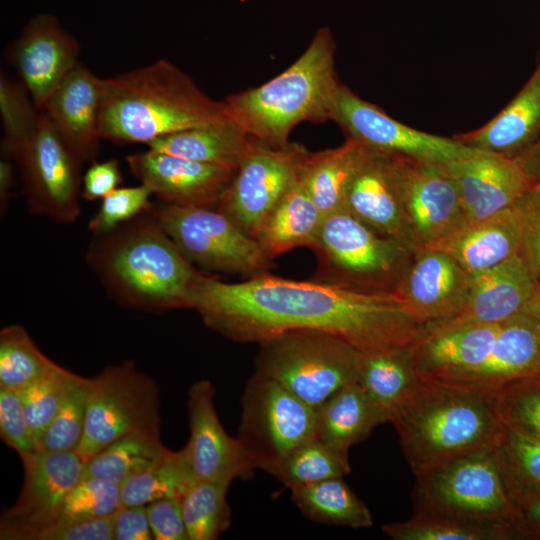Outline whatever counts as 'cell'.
Returning <instances> with one entry per match:
<instances>
[{
	"mask_svg": "<svg viewBox=\"0 0 540 540\" xmlns=\"http://www.w3.org/2000/svg\"><path fill=\"white\" fill-rule=\"evenodd\" d=\"M185 309L196 310L204 324L240 343H260L295 329L336 335L362 353L410 347L425 333L395 291L299 281L260 273L227 283L198 272Z\"/></svg>",
	"mask_w": 540,
	"mask_h": 540,
	"instance_id": "6da1fadb",
	"label": "cell"
},
{
	"mask_svg": "<svg viewBox=\"0 0 540 540\" xmlns=\"http://www.w3.org/2000/svg\"><path fill=\"white\" fill-rule=\"evenodd\" d=\"M411 352L420 379L499 391L540 377V322L522 312L497 323L427 326Z\"/></svg>",
	"mask_w": 540,
	"mask_h": 540,
	"instance_id": "7a4b0ae2",
	"label": "cell"
},
{
	"mask_svg": "<svg viewBox=\"0 0 540 540\" xmlns=\"http://www.w3.org/2000/svg\"><path fill=\"white\" fill-rule=\"evenodd\" d=\"M224 101L160 59L102 79L99 135L114 143H144L179 130L229 120Z\"/></svg>",
	"mask_w": 540,
	"mask_h": 540,
	"instance_id": "3957f363",
	"label": "cell"
},
{
	"mask_svg": "<svg viewBox=\"0 0 540 540\" xmlns=\"http://www.w3.org/2000/svg\"><path fill=\"white\" fill-rule=\"evenodd\" d=\"M86 261L117 302L147 311L185 309L198 274L149 210L95 235Z\"/></svg>",
	"mask_w": 540,
	"mask_h": 540,
	"instance_id": "277c9868",
	"label": "cell"
},
{
	"mask_svg": "<svg viewBox=\"0 0 540 540\" xmlns=\"http://www.w3.org/2000/svg\"><path fill=\"white\" fill-rule=\"evenodd\" d=\"M498 392L419 378L390 422L414 475L496 443Z\"/></svg>",
	"mask_w": 540,
	"mask_h": 540,
	"instance_id": "5b68a950",
	"label": "cell"
},
{
	"mask_svg": "<svg viewBox=\"0 0 540 540\" xmlns=\"http://www.w3.org/2000/svg\"><path fill=\"white\" fill-rule=\"evenodd\" d=\"M336 43L329 27H320L304 52L283 72L260 86L228 95L232 121L251 137L274 147L287 145L302 122L331 120L339 84Z\"/></svg>",
	"mask_w": 540,
	"mask_h": 540,
	"instance_id": "8992f818",
	"label": "cell"
},
{
	"mask_svg": "<svg viewBox=\"0 0 540 540\" xmlns=\"http://www.w3.org/2000/svg\"><path fill=\"white\" fill-rule=\"evenodd\" d=\"M361 357L362 352L336 335L295 329L259 343L255 373L316 409L357 380Z\"/></svg>",
	"mask_w": 540,
	"mask_h": 540,
	"instance_id": "52a82bcc",
	"label": "cell"
},
{
	"mask_svg": "<svg viewBox=\"0 0 540 540\" xmlns=\"http://www.w3.org/2000/svg\"><path fill=\"white\" fill-rule=\"evenodd\" d=\"M310 249L317 258L314 280L383 291H394L415 253L345 208L324 216Z\"/></svg>",
	"mask_w": 540,
	"mask_h": 540,
	"instance_id": "ba28073f",
	"label": "cell"
},
{
	"mask_svg": "<svg viewBox=\"0 0 540 540\" xmlns=\"http://www.w3.org/2000/svg\"><path fill=\"white\" fill-rule=\"evenodd\" d=\"M412 500L413 515L501 521L518 529L517 512L498 467L495 443L415 475Z\"/></svg>",
	"mask_w": 540,
	"mask_h": 540,
	"instance_id": "9c48e42d",
	"label": "cell"
},
{
	"mask_svg": "<svg viewBox=\"0 0 540 540\" xmlns=\"http://www.w3.org/2000/svg\"><path fill=\"white\" fill-rule=\"evenodd\" d=\"M149 212L191 263L247 277L272 267L258 241L216 206L152 204Z\"/></svg>",
	"mask_w": 540,
	"mask_h": 540,
	"instance_id": "30bf717a",
	"label": "cell"
},
{
	"mask_svg": "<svg viewBox=\"0 0 540 540\" xmlns=\"http://www.w3.org/2000/svg\"><path fill=\"white\" fill-rule=\"evenodd\" d=\"M241 408L237 437L255 469L273 475L294 449L315 436L316 409L270 378L254 373Z\"/></svg>",
	"mask_w": 540,
	"mask_h": 540,
	"instance_id": "8fae6325",
	"label": "cell"
},
{
	"mask_svg": "<svg viewBox=\"0 0 540 540\" xmlns=\"http://www.w3.org/2000/svg\"><path fill=\"white\" fill-rule=\"evenodd\" d=\"M156 383L127 361L88 378L86 417L76 450L86 462L118 438L145 428H159Z\"/></svg>",
	"mask_w": 540,
	"mask_h": 540,
	"instance_id": "7c38bea8",
	"label": "cell"
},
{
	"mask_svg": "<svg viewBox=\"0 0 540 540\" xmlns=\"http://www.w3.org/2000/svg\"><path fill=\"white\" fill-rule=\"evenodd\" d=\"M13 160L18 165L27 204L33 213L65 224L78 218L83 162L43 112L34 134Z\"/></svg>",
	"mask_w": 540,
	"mask_h": 540,
	"instance_id": "4fadbf2b",
	"label": "cell"
},
{
	"mask_svg": "<svg viewBox=\"0 0 540 540\" xmlns=\"http://www.w3.org/2000/svg\"><path fill=\"white\" fill-rule=\"evenodd\" d=\"M309 152L299 143L274 147L253 138L216 208L255 238L266 215L298 177Z\"/></svg>",
	"mask_w": 540,
	"mask_h": 540,
	"instance_id": "5bb4252c",
	"label": "cell"
},
{
	"mask_svg": "<svg viewBox=\"0 0 540 540\" xmlns=\"http://www.w3.org/2000/svg\"><path fill=\"white\" fill-rule=\"evenodd\" d=\"M331 121L347 138L396 156L447 163L485 152L455 138L434 135L399 122L342 83L335 95Z\"/></svg>",
	"mask_w": 540,
	"mask_h": 540,
	"instance_id": "9a60e30c",
	"label": "cell"
},
{
	"mask_svg": "<svg viewBox=\"0 0 540 540\" xmlns=\"http://www.w3.org/2000/svg\"><path fill=\"white\" fill-rule=\"evenodd\" d=\"M22 460L24 481L0 522L2 540H31L54 523L68 492L82 479L85 462L76 451L38 450Z\"/></svg>",
	"mask_w": 540,
	"mask_h": 540,
	"instance_id": "2e32d148",
	"label": "cell"
},
{
	"mask_svg": "<svg viewBox=\"0 0 540 540\" xmlns=\"http://www.w3.org/2000/svg\"><path fill=\"white\" fill-rule=\"evenodd\" d=\"M345 209L378 234L419 249L405 211L399 156L370 148L348 186Z\"/></svg>",
	"mask_w": 540,
	"mask_h": 540,
	"instance_id": "e0dca14e",
	"label": "cell"
},
{
	"mask_svg": "<svg viewBox=\"0 0 540 540\" xmlns=\"http://www.w3.org/2000/svg\"><path fill=\"white\" fill-rule=\"evenodd\" d=\"M80 46L58 19L47 13L32 18L9 50V60L35 106L41 110L79 63Z\"/></svg>",
	"mask_w": 540,
	"mask_h": 540,
	"instance_id": "ac0fdd59",
	"label": "cell"
},
{
	"mask_svg": "<svg viewBox=\"0 0 540 540\" xmlns=\"http://www.w3.org/2000/svg\"><path fill=\"white\" fill-rule=\"evenodd\" d=\"M215 390L208 380L194 383L188 391L187 412L190 436L184 446L197 481L247 480L254 466L238 437L223 428L214 404Z\"/></svg>",
	"mask_w": 540,
	"mask_h": 540,
	"instance_id": "d6986e66",
	"label": "cell"
},
{
	"mask_svg": "<svg viewBox=\"0 0 540 540\" xmlns=\"http://www.w3.org/2000/svg\"><path fill=\"white\" fill-rule=\"evenodd\" d=\"M470 273L447 253L420 247L394 291L426 326L458 316L466 305Z\"/></svg>",
	"mask_w": 540,
	"mask_h": 540,
	"instance_id": "ffe728a7",
	"label": "cell"
},
{
	"mask_svg": "<svg viewBox=\"0 0 540 540\" xmlns=\"http://www.w3.org/2000/svg\"><path fill=\"white\" fill-rule=\"evenodd\" d=\"M400 157L405 211L417 245L431 247L466 221L443 163Z\"/></svg>",
	"mask_w": 540,
	"mask_h": 540,
	"instance_id": "44dd1931",
	"label": "cell"
},
{
	"mask_svg": "<svg viewBox=\"0 0 540 540\" xmlns=\"http://www.w3.org/2000/svg\"><path fill=\"white\" fill-rule=\"evenodd\" d=\"M131 173L166 204L217 206L236 170L147 149L126 157Z\"/></svg>",
	"mask_w": 540,
	"mask_h": 540,
	"instance_id": "7402d4cb",
	"label": "cell"
},
{
	"mask_svg": "<svg viewBox=\"0 0 540 540\" xmlns=\"http://www.w3.org/2000/svg\"><path fill=\"white\" fill-rule=\"evenodd\" d=\"M443 164L457 186L468 221L511 207L534 186L516 158L501 154L485 151Z\"/></svg>",
	"mask_w": 540,
	"mask_h": 540,
	"instance_id": "603a6c76",
	"label": "cell"
},
{
	"mask_svg": "<svg viewBox=\"0 0 540 540\" xmlns=\"http://www.w3.org/2000/svg\"><path fill=\"white\" fill-rule=\"evenodd\" d=\"M101 84L102 79L79 62L40 110L82 162L94 161L99 150Z\"/></svg>",
	"mask_w": 540,
	"mask_h": 540,
	"instance_id": "cb8c5ba5",
	"label": "cell"
},
{
	"mask_svg": "<svg viewBox=\"0 0 540 540\" xmlns=\"http://www.w3.org/2000/svg\"><path fill=\"white\" fill-rule=\"evenodd\" d=\"M535 286L536 281L514 255L491 268L470 273L465 307L458 316L440 324L506 321L524 311Z\"/></svg>",
	"mask_w": 540,
	"mask_h": 540,
	"instance_id": "d4e9b609",
	"label": "cell"
},
{
	"mask_svg": "<svg viewBox=\"0 0 540 540\" xmlns=\"http://www.w3.org/2000/svg\"><path fill=\"white\" fill-rule=\"evenodd\" d=\"M539 137L540 61L523 88L494 118L453 138L469 147L514 158Z\"/></svg>",
	"mask_w": 540,
	"mask_h": 540,
	"instance_id": "484cf974",
	"label": "cell"
},
{
	"mask_svg": "<svg viewBox=\"0 0 540 540\" xmlns=\"http://www.w3.org/2000/svg\"><path fill=\"white\" fill-rule=\"evenodd\" d=\"M518 246L519 225L512 205L487 218L464 221L429 248L447 253L474 273L517 255Z\"/></svg>",
	"mask_w": 540,
	"mask_h": 540,
	"instance_id": "4316f807",
	"label": "cell"
},
{
	"mask_svg": "<svg viewBox=\"0 0 540 540\" xmlns=\"http://www.w3.org/2000/svg\"><path fill=\"white\" fill-rule=\"evenodd\" d=\"M323 218L298 175L266 215L255 239L270 259L298 247L311 248Z\"/></svg>",
	"mask_w": 540,
	"mask_h": 540,
	"instance_id": "83f0119b",
	"label": "cell"
},
{
	"mask_svg": "<svg viewBox=\"0 0 540 540\" xmlns=\"http://www.w3.org/2000/svg\"><path fill=\"white\" fill-rule=\"evenodd\" d=\"M253 137L231 119L179 130L147 144L151 150L237 170Z\"/></svg>",
	"mask_w": 540,
	"mask_h": 540,
	"instance_id": "f1b7e54d",
	"label": "cell"
},
{
	"mask_svg": "<svg viewBox=\"0 0 540 540\" xmlns=\"http://www.w3.org/2000/svg\"><path fill=\"white\" fill-rule=\"evenodd\" d=\"M382 424L381 418L357 381L351 382L316 408L315 437L349 457L352 446L364 441Z\"/></svg>",
	"mask_w": 540,
	"mask_h": 540,
	"instance_id": "f546056e",
	"label": "cell"
},
{
	"mask_svg": "<svg viewBox=\"0 0 540 540\" xmlns=\"http://www.w3.org/2000/svg\"><path fill=\"white\" fill-rule=\"evenodd\" d=\"M369 151L366 145L347 138L336 148L309 152L299 179L324 216L345 208L348 186Z\"/></svg>",
	"mask_w": 540,
	"mask_h": 540,
	"instance_id": "4dcf8cb0",
	"label": "cell"
},
{
	"mask_svg": "<svg viewBox=\"0 0 540 540\" xmlns=\"http://www.w3.org/2000/svg\"><path fill=\"white\" fill-rule=\"evenodd\" d=\"M418 380L411 346L362 353L356 381L376 408L382 424L391 422Z\"/></svg>",
	"mask_w": 540,
	"mask_h": 540,
	"instance_id": "1f68e13d",
	"label": "cell"
},
{
	"mask_svg": "<svg viewBox=\"0 0 540 540\" xmlns=\"http://www.w3.org/2000/svg\"><path fill=\"white\" fill-rule=\"evenodd\" d=\"M291 499L301 513L314 522L353 529L373 525L370 510L343 477L294 488Z\"/></svg>",
	"mask_w": 540,
	"mask_h": 540,
	"instance_id": "d6a6232c",
	"label": "cell"
},
{
	"mask_svg": "<svg viewBox=\"0 0 540 540\" xmlns=\"http://www.w3.org/2000/svg\"><path fill=\"white\" fill-rule=\"evenodd\" d=\"M495 456L515 509L540 496V439L504 424ZM517 512V511H516Z\"/></svg>",
	"mask_w": 540,
	"mask_h": 540,
	"instance_id": "836d02e7",
	"label": "cell"
},
{
	"mask_svg": "<svg viewBox=\"0 0 540 540\" xmlns=\"http://www.w3.org/2000/svg\"><path fill=\"white\" fill-rule=\"evenodd\" d=\"M168 450L159 436V428L130 432L85 462L83 477H97L118 484L157 462Z\"/></svg>",
	"mask_w": 540,
	"mask_h": 540,
	"instance_id": "e575fe53",
	"label": "cell"
},
{
	"mask_svg": "<svg viewBox=\"0 0 540 540\" xmlns=\"http://www.w3.org/2000/svg\"><path fill=\"white\" fill-rule=\"evenodd\" d=\"M381 529L393 540H507L521 537L510 523L448 516L413 515L405 521L385 524Z\"/></svg>",
	"mask_w": 540,
	"mask_h": 540,
	"instance_id": "d590c367",
	"label": "cell"
},
{
	"mask_svg": "<svg viewBox=\"0 0 540 540\" xmlns=\"http://www.w3.org/2000/svg\"><path fill=\"white\" fill-rule=\"evenodd\" d=\"M196 482L184 447L178 451L168 449L153 465L120 484L121 507L182 498Z\"/></svg>",
	"mask_w": 540,
	"mask_h": 540,
	"instance_id": "8d00e7d4",
	"label": "cell"
},
{
	"mask_svg": "<svg viewBox=\"0 0 540 540\" xmlns=\"http://www.w3.org/2000/svg\"><path fill=\"white\" fill-rule=\"evenodd\" d=\"M227 480L197 481L181 498L188 540H215L230 527Z\"/></svg>",
	"mask_w": 540,
	"mask_h": 540,
	"instance_id": "74e56055",
	"label": "cell"
},
{
	"mask_svg": "<svg viewBox=\"0 0 540 540\" xmlns=\"http://www.w3.org/2000/svg\"><path fill=\"white\" fill-rule=\"evenodd\" d=\"M351 472L349 457L332 450L315 436L294 449L273 476L292 490Z\"/></svg>",
	"mask_w": 540,
	"mask_h": 540,
	"instance_id": "f35d334b",
	"label": "cell"
},
{
	"mask_svg": "<svg viewBox=\"0 0 540 540\" xmlns=\"http://www.w3.org/2000/svg\"><path fill=\"white\" fill-rule=\"evenodd\" d=\"M79 377L53 362L38 378L17 391L38 443Z\"/></svg>",
	"mask_w": 540,
	"mask_h": 540,
	"instance_id": "ab89813d",
	"label": "cell"
},
{
	"mask_svg": "<svg viewBox=\"0 0 540 540\" xmlns=\"http://www.w3.org/2000/svg\"><path fill=\"white\" fill-rule=\"evenodd\" d=\"M54 361L35 344L21 325L0 331V386L19 391L38 378Z\"/></svg>",
	"mask_w": 540,
	"mask_h": 540,
	"instance_id": "60d3db41",
	"label": "cell"
},
{
	"mask_svg": "<svg viewBox=\"0 0 540 540\" xmlns=\"http://www.w3.org/2000/svg\"><path fill=\"white\" fill-rule=\"evenodd\" d=\"M40 113L23 83L1 71L0 116L3 127L1 152L4 158L13 160L17 152L32 137L38 126Z\"/></svg>",
	"mask_w": 540,
	"mask_h": 540,
	"instance_id": "b9f144b4",
	"label": "cell"
},
{
	"mask_svg": "<svg viewBox=\"0 0 540 540\" xmlns=\"http://www.w3.org/2000/svg\"><path fill=\"white\" fill-rule=\"evenodd\" d=\"M120 507V484L97 477H82L65 496L53 524L106 517Z\"/></svg>",
	"mask_w": 540,
	"mask_h": 540,
	"instance_id": "7bdbcfd3",
	"label": "cell"
},
{
	"mask_svg": "<svg viewBox=\"0 0 540 540\" xmlns=\"http://www.w3.org/2000/svg\"><path fill=\"white\" fill-rule=\"evenodd\" d=\"M88 378L80 376L39 440V449L76 451L84 432Z\"/></svg>",
	"mask_w": 540,
	"mask_h": 540,
	"instance_id": "ee69618b",
	"label": "cell"
},
{
	"mask_svg": "<svg viewBox=\"0 0 540 540\" xmlns=\"http://www.w3.org/2000/svg\"><path fill=\"white\" fill-rule=\"evenodd\" d=\"M498 408L505 425L540 439V377L522 379L499 390Z\"/></svg>",
	"mask_w": 540,
	"mask_h": 540,
	"instance_id": "f6af8a7d",
	"label": "cell"
},
{
	"mask_svg": "<svg viewBox=\"0 0 540 540\" xmlns=\"http://www.w3.org/2000/svg\"><path fill=\"white\" fill-rule=\"evenodd\" d=\"M152 191L144 184L133 187H118L102 199L88 228L95 235L108 233L120 225L147 212L153 203Z\"/></svg>",
	"mask_w": 540,
	"mask_h": 540,
	"instance_id": "bcb514c9",
	"label": "cell"
},
{
	"mask_svg": "<svg viewBox=\"0 0 540 540\" xmlns=\"http://www.w3.org/2000/svg\"><path fill=\"white\" fill-rule=\"evenodd\" d=\"M513 208L519 225L517 256L537 282L540 280V186L528 189Z\"/></svg>",
	"mask_w": 540,
	"mask_h": 540,
	"instance_id": "7dc6e473",
	"label": "cell"
},
{
	"mask_svg": "<svg viewBox=\"0 0 540 540\" xmlns=\"http://www.w3.org/2000/svg\"><path fill=\"white\" fill-rule=\"evenodd\" d=\"M0 435L20 459L36 453L39 443L25 414L17 391L0 386Z\"/></svg>",
	"mask_w": 540,
	"mask_h": 540,
	"instance_id": "c3c4849f",
	"label": "cell"
},
{
	"mask_svg": "<svg viewBox=\"0 0 540 540\" xmlns=\"http://www.w3.org/2000/svg\"><path fill=\"white\" fill-rule=\"evenodd\" d=\"M115 513L93 520L53 524L36 532L31 540H114Z\"/></svg>",
	"mask_w": 540,
	"mask_h": 540,
	"instance_id": "681fc988",
	"label": "cell"
},
{
	"mask_svg": "<svg viewBox=\"0 0 540 540\" xmlns=\"http://www.w3.org/2000/svg\"><path fill=\"white\" fill-rule=\"evenodd\" d=\"M156 540H188L181 498H167L146 505Z\"/></svg>",
	"mask_w": 540,
	"mask_h": 540,
	"instance_id": "f907efd6",
	"label": "cell"
},
{
	"mask_svg": "<svg viewBox=\"0 0 540 540\" xmlns=\"http://www.w3.org/2000/svg\"><path fill=\"white\" fill-rule=\"evenodd\" d=\"M122 182L119 163L116 159L94 162L82 179L81 195L88 201L103 199Z\"/></svg>",
	"mask_w": 540,
	"mask_h": 540,
	"instance_id": "816d5d0a",
	"label": "cell"
},
{
	"mask_svg": "<svg viewBox=\"0 0 540 540\" xmlns=\"http://www.w3.org/2000/svg\"><path fill=\"white\" fill-rule=\"evenodd\" d=\"M151 531L145 505L120 507L114 518V540H151Z\"/></svg>",
	"mask_w": 540,
	"mask_h": 540,
	"instance_id": "f5cc1de1",
	"label": "cell"
},
{
	"mask_svg": "<svg viewBox=\"0 0 540 540\" xmlns=\"http://www.w3.org/2000/svg\"><path fill=\"white\" fill-rule=\"evenodd\" d=\"M516 511L521 536H540V496L522 504Z\"/></svg>",
	"mask_w": 540,
	"mask_h": 540,
	"instance_id": "db71d44e",
	"label": "cell"
},
{
	"mask_svg": "<svg viewBox=\"0 0 540 540\" xmlns=\"http://www.w3.org/2000/svg\"><path fill=\"white\" fill-rule=\"evenodd\" d=\"M514 158L518 160L533 184L540 186V137L527 150Z\"/></svg>",
	"mask_w": 540,
	"mask_h": 540,
	"instance_id": "11a10c76",
	"label": "cell"
},
{
	"mask_svg": "<svg viewBox=\"0 0 540 540\" xmlns=\"http://www.w3.org/2000/svg\"><path fill=\"white\" fill-rule=\"evenodd\" d=\"M14 184L13 166L9 159H2L0 162V201L1 209L7 207L11 189Z\"/></svg>",
	"mask_w": 540,
	"mask_h": 540,
	"instance_id": "9f6ffc18",
	"label": "cell"
},
{
	"mask_svg": "<svg viewBox=\"0 0 540 540\" xmlns=\"http://www.w3.org/2000/svg\"><path fill=\"white\" fill-rule=\"evenodd\" d=\"M540 322V280L536 282L534 292L524 311Z\"/></svg>",
	"mask_w": 540,
	"mask_h": 540,
	"instance_id": "6f0895ef",
	"label": "cell"
}]
</instances>
